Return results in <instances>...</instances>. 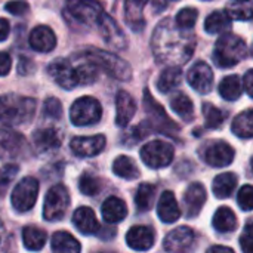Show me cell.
<instances>
[{
    "instance_id": "cell-12",
    "label": "cell",
    "mask_w": 253,
    "mask_h": 253,
    "mask_svg": "<svg viewBox=\"0 0 253 253\" xmlns=\"http://www.w3.org/2000/svg\"><path fill=\"white\" fill-rule=\"evenodd\" d=\"M96 28L101 33V37L108 46H113L114 49H126L127 46V39L125 31L120 28V25L116 22L114 18H111L108 13H102L96 22Z\"/></svg>"
},
{
    "instance_id": "cell-25",
    "label": "cell",
    "mask_w": 253,
    "mask_h": 253,
    "mask_svg": "<svg viewBox=\"0 0 253 253\" xmlns=\"http://www.w3.org/2000/svg\"><path fill=\"white\" fill-rule=\"evenodd\" d=\"M73 224L82 234H86V236L96 234L101 230L93 211L89 208H79L73 215Z\"/></svg>"
},
{
    "instance_id": "cell-6",
    "label": "cell",
    "mask_w": 253,
    "mask_h": 253,
    "mask_svg": "<svg viewBox=\"0 0 253 253\" xmlns=\"http://www.w3.org/2000/svg\"><path fill=\"white\" fill-rule=\"evenodd\" d=\"M102 108L101 104L92 96L79 98L70 110V119L74 126H90L101 120Z\"/></svg>"
},
{
    "instance_id": "cell-30",
    "label": "cell",
    "mask_w": 253,
    "mask_h": 253,
    "mask_svg": "<svg viewBox=\"0 0 253 253\" xmlns=\"http://www.w3.org/2000/svg\"><path fill=\"white\" fill-rule=\"evenodd\" d=\"M213 227L216 231L219 233H230V231H234L236 227H237V218H236V213L230 209V208H219L213 216Z\"/></svg>"
},
{
    "instance_id": "cell-28",
    "label": "cell",
    "mask_w": 253,
    "mask_h": 253,
    "mask_svg": "<svg viewBox=\"0 0 253 253\" xmlns=\"http://www.w3.org/2000/svg\"><path fill=\"white\" fill-rule=\"evenodd\" d=\"M236 185H237V176L231 172H227V173H221L215 178L212 190L218 199H227L233 194Z\"/></svg>"
},
{
    "instance_id": "cell-3",
    "label": "cell",
    "mask_w": 253,
    "mask_h": 253,
    "mask_svg": "<svg viewBox=\"0 0 253 253\" xmlns=\"http://www.w3.org/2000/svg\"><path fill=\"white\" fill-rule=\"evenodd\" d=\"M248 44L242 37L225 33L215 44L213 61L221 68H230L243 61L248 56Z\"/></svg>"
},
{
    "instance_id": "cell-27",
    "label": "cell",
    "mask_w": 253,
    "mask_h": 253,
    "mask_svg": "<svg viewBox=\"0 0 253 253\" xmlns=\"http://www.w3.org/2000/svg\"><path fill=\"white\" fill-rule=\"evenodd\" d=\"M53 253H80V243L67 231H56L52 236Z\"/></svg>"
},
{
    "instance_id": "cell-21",
    "label": "cell",
    "mask_w": 253,
    "mask_h": 253,
    "mask_svg": "<svg viewBox=\"0 0 253 253\" xmlns=\"http://www.w3.org/2000/svg\"><path fill=\"white\" fill-rule=\"evenodd\" d=\"M148 0H125V21L135 33H141L145 27L144 6Z\"/></svg>"
},
{
    "instance_id": "cell-50",
    "label": "cell",
    "mask_w": 253,
    "mask_h": 253,
    "mask_svg": "<svg viewBox=\"0 0 253 253\" xmlns=\"http://www.w3.org/2000/svg\"><path fill=\"white\" fill-rule=\"evenodd\" d=\"M9 30H10V25H9V21L0 18V42L6 40L7 36H9Z\"/></svg>"
},
{
    "instance_id": "cell-14",
    "label": "cell",
    "mask_w": 253,
    "mask_h": 253,
    "mask_svg": "<svg viewBox=\"0 0 253 253\" xmlns=\"http://www.w3.org/2000/svg\"><path fill=\"white\" fill-rule=\"evenodd\" d=\"M203 159L213 168H225L234 160V150L225 141H215L208 144L203 153Z\"/></svg>"
},
{
    "instance_id": "cell-24",
    "label": "cell",
    "mask_w": 253,
    "mask_h": 253,
    "mask_svg": "<svg viewBox=\"0 0 253 253\" xmlns=\"http://www.w3.org/2000/svg\"><path fill=\"white\" fill-rule=\"evenodd\" d=\"M157 215L165 224H172L179 219L181 211H179L178 202L172 191H165L160 196L159 206H157Z\"/></svg>"
},
{
    "instance_id": "cell-4",
    "label": "cell",
    "mask_w": 253,
    "mask_h": 253,
    "mask_svg": "<svg viewBox=\"0 0 253 253\" xmlns=\"http://www.w3.org/2000/svg\"><path fill=\"white\" fill-rule=\"evenodd\" d=\"M84 56L89 62H92L98 68H102L107 74L120 82H127L132 79L130 64L123 58L117 56L116 53L96 47H89L87 50H84Z\"/></svg>"
},
{
    "instance_id": "cell-43",
    "label": "cell",
    "mask_w": 253,
    "mask_h": 253,
    "mask_svg": "<svg viewBox=\"0 0 253 253\" xmlns=\"http://www.w3.org/2000/svg\"><path fill=\"white\" fill-rule=\"evenodd\" d=\"M16 173H18V166L13 163L4 165L3 168H0V197L6 194L9 185L16 178Z\"/></svg>"
},
{
    "instance_id": "cell-37",
    "label": "cell",
    "mask_w": 253,
    "mask_h": 253,
    "mask_svg": "<svg viewBox=\"0 0 253 253\" xmlns=\"http://www.w3.org/2000/svg\"><path fill=\"white\" fill-rule=\"evenodd\" d=\"M252 0H233L227 7V15L234 19H252Z\"/></svg>"
},
{
    "instance_id": "cell-52",
    "label": "cell",
    "mask_w": 253,
    "mask_h": 253,
    "mask_svg": "<svg viewBox=\"0 0 253 253\" xmlns=\"http://www.w3.org/2000/svg\"><path fill=\"white\" fill-rule=\"evenodd\" d=\"M168 1H178V0H154V7H156V10H163L165 7H166V4H168Z\"/></svg>"
},
{
    "instance_id": "cell-53",
    "label": "cell",
    "mask_w": 253,
    "mask_h": 253,
    "mask_svg": "<svg viewBox=\"0 0 253 253\" xmlns=\"http://www.w3.org/2000/svg\"><path fill=\"white\" fill-rule=\"evenodd\" d=\"M3 236H4V228H3V225H1V222H0V240L3 239Z\"/></svg>"
},
{
    "instance_id": "cell-31",
    "label": "cell",
    "mask_w": 253,
    "mask_h": 253,
    "mask_svg": "<svg viewBox=\"0 0 253 253\" xmlns=\"http://www.w3.org/2000/svg\"><path fill=\"white\" fill-rule=\"evenodd\" d=\"M231 130L234 135L243 139H249L253 136V111L249 108L239 114L231 125Z\"/></svg>"
},
{
    "instance_id": "cell-39",
    "label": "cell",
    "mask_w": 253,
    "mask_h": 253,
    "mask_svg": "<svg viewBox=\"0 0 253 253\" xmlns=\"http://www.w3.org/2000/svg\"><path fill=\"white\" fill-rule=\"evenodd\" d=\"M203 114H205V120H206V127L208 129H218V127H221L224 120H225V117H227V114L222 110L216 108L211 102L203 104Z\"/></svg>"
},
{
    "instance_id": "cell-5",
    "label": "cell",
    "mask_w": 253,
    "mask_h": 253,
    "mask_svg": "<svg viewBox=\"0 0 253 253\" xmlns=\"http://www.w3.org/2000/svg\"><path fill=\"white\" fill-rule=\"evenodd\" d=\"M144 108L148 116V122H145L148 127H153L154 130L166 135H172L179 130V126L166 114L165 108L156 102L148 89L144 90Z\"/></svg>"
},
{
    "instance_id": "cell-35",
    "label": "cell",
    "mask_w": 253,
    "mask_h": 253,
    "mask_svg": "<svg viewBox=\"0 0 253 253\" xmlns=\"http://www.w3.org/2000/svg\"><path fill=\"white\" fill-rule=\"evenodd\" d=\"M219 93L227 101H237L242 96V82L239 76H228L219 83Z\"/></svg>"
},
{
    "instance_id": "cell-38",
    "label": "cell",
    "mask_w": 253,
    "mask_h": 253,
    "mask_svg": "<svg viewBox=\"0 0 253 253\" xmlns=\"http://www.w3.org/2000/svg\"><path fill=\"white\" fill-rule=\"evenodd\" d=\"M154 196H156V187L154 185L141 184L138 191H136V196H135V203H136L138 211L139 212L150 211V208L153 205V200H154Z\"/></svg>"
},
{
    "instance_id": "cell-17",
    "label": "cell",
    "mask_w": 253,
    "mask_h": 253,
    "mask_svg": "<svg viewBox=\"0 0 253 253\" xmlns=\"http://www.w3.org/2000/svg\"><path fill=\"white\" fill-rule=\"evenodd\" d=\"M71 151L77 157H92L99 154L105 147V136L95 135V136H77L70 144Z\"/></svg>"
},
{
    "instance_id": "cell-7",
    "label": "cell",
    "mask_w": 253,
    "mask_h": 253,
    "mask_svg": "<svg viewBox=\"0 0 253 253\" xmlns=\"http://www.w3.org/2000/svg\"><path fill=\"white\" fill-rule=\"evenodd\" d=\"M68 206H70L68 190L61 184L53 185L44 197L43 218L46 221H59L67 213Z\"/></svg>"
},
{
    "instance_id": "cell-10",
    "label": "cell",
    "mask_w": 253,
    "mask_h": 253,
    "mask_svg": "<svg viewBox=\"0 0 253 253\" xmlns=\"http://www.w3.org/2000/svg\"><path fill=\"white\" fill-rule=\"evenodd\" d=\"M67 12L77 22L96 27L99 16L105 10L98 0H67Z\"/></svg>"
},
{
    "instance_id": "cell-29",
    "label": "cell",
    "mask_w": 253,
    "mask_h": 253,
    "mask_svg": "<svg viewBox=\"0 0 253 253\" xmlns=\"http://www.w3.org/2000/svg\"><path fill=\"white\" fill-rule=\"evenodd\" d=\"M46 239H47V234L43 230H40L39 227H34V225L25 227L24 231H22L24 246L31 252H39L40 249H43V246L46 243Z\"/></svg>"
},
{
    "instance_id": "cell-8",
    "label": "cell",
    "mask_w": 253,
    "mask_h": 253,
    "mask_svg": "<svg viewBox=\"0 0 253 253\" xmlns=\"http://www.w3.org/2000/svg\"><path fill=\"white\" fill-rule=\"evenodd\" d=\"M142 162L151 169H162L173 160V147L165 141H151L141 148Z\"/></svg>"
},
{
    "instance_id": "cell-51",
    "label": "cell",
    "mask_w": 253,
    "mask_h": 253,
    "mask_svg": "<svg viewBox=\"0 0 253 253\" xmlns=\"http://www.w3.org/2000/svg\"><path fill=\"white\" fill-rule=\"evenodd\" d=\"M206 253H234L230 248H225V246H213Z\"/></svg>"
},
{
    "instance_id": "cell-20",
    "label": "cell",
    "mask_w": 253,
    "mask_h": 253,
    "mask_svg": "<svg viewBox=\"0 0 253 253\" xmlns=\"http://www.w3.org/2000/svg\"><path fill=\"white\" fill-rule=\"evenodd\" d=\"M126 242L133 251L145 252L154 245V231L144 225H136L130 228L126 234Z\"/></svg>"
},
{
    "instance_id": "cell-22",
    "label": "cell",
    "mask_w": 253,
    "mask_h": 253,
    "mask_svg": "<svg viewBox=\"0 0 253 253\" xmlns=\"http://www.w3.org/2000/svg\"><path fill=\"white\" fill-rule=\"evenodd\" d=\"M33 142L39 153H50L61 147V136L56 129L44 127L33 133Z\"/></svg>"
},
{
    "instance_id": "cell-40",
    "label": "cell",
    "mask_w": 253,
    "mask_h": 253,
    "mask_svg": "<svg viewBox=\"0 0 253 253\" xmlns=\"http://www.w3.org/2000/svg\"><path fill=\"white\" fill-rule=\"evenodd\" d=\"M76 74H77L79 86L80 84H83V86L92 84L98 79V67L87 61L86 64H80V65L76 67Z\"/></svg>"
},
{
    "instance_id": "cell-41",
    "label": "cell",
    "mask_w": 253,
    "mask_h": 253,
    "mask_svg": "<svg viewBox=\"0 0 253 253\" xmlns=\"http://www.w3.org/2000/svg\"><path fill=\"white\" fill-rule=\"evenodd\" d=\"M197 16H199V12L197 9L194 7H185L182 10L178 12L176 18H175V25L181 30H191L194 25H196V21H197Z\"/></svg>"
},
{
    "instance_id": "cell-2",
    "label": "cell",
    "mask_w": 253,
    "mask_h": 253,
    "mask_svg": "<svg viewBox=\"0 0 253 253\" xmlns=\"http://www.w3.org/2000/svg\"><path fill=\"white\" fill-rule=\"evenodd\" d=\"M36 113V101L33 98L7 93L0 96V123L19 126L31 122Z\"/></svg>"
},
{
    "instance_id": "cell-44",
    "label": "cell",
    "mask_w": 253,
    "mask_h": 253,
    "mask_svg": "<svg viewBox=\"0 0 253 253\" xmlns=\"http://www.w3.org/2000/svg\"><path fill=\"white\" fill-rule=\"evenodd\" d=\"M237 202L239 206L242 208V211L245 212H251L253 209V188L252 185H245L242 187V190L239 191L237 196Z\"/></svg>"
},
{
    "instance_id": "cell-33",
    "label": "cell",
    "mask_w": 253,
    "mask_h": 253,
    "mask_svg": "<svg viewBox=\"0 0 253 253\" xmlns=\"http://www.w3.org/2000/svg\"><path fill=\"white\" fill-rule=\"evenodd\" d=\"M230 27H231V18L227 15V12H222V10L212 12L205 21V30L209 34L225 33Z\"/></svg>"
},
{
    "instance_id": "cell-47",
    "label": "cell",
    "mask_w": 253,
    "mask_h": 253,
    "mask_svg": "<svg viewBox=\"0 0 253 253\" xmlns=\"http://www.w3.org/2000/svg\"><path fill=\"white\" fill-rule=\"evenodd\" d=\"M4 9L12 15H24L28 10V3L24 0H13V1H7Z\"/></svg>"
},
{
    "instance_id": "cell-36",
    "label": "cell",
    "mask_w": 253,
    "mask_h": 253,
    "mask_svg": "<svg viewBox=\"0 0 253 253\" xmlns=\"http://www.w3.org/2000/svg\"><path fill=\"white\" fill-rule=\"evenodd\" d=\"M113 170L117 176L123 179H135L139 176V170L133 160L127 156H120L113 163Z\"/></svg>"
},
{
    "instance_id": "cell-32",
    "label": "cell",
    "mask_w": 253,
    "mask_h": 253,
    "mask_svg": "<svg viewBox=\"0 0 253 253\" xmlns=\"http://www.w3.org/2000/svg\"><path fill=\"white\" fill-rule=\"evenodd\" d=\"M181 82H182V71L179 70V67H169L160 74L157 80V89L162 93H168L175 87H178Z\"/></svg>"
},
{
    "instance_id": "cell-15",
    "label": "cell",
    "mask_w": 253,
    "mask_h": 253,
    "mask_svg": "<svg viewBox=\"0 0 253 253\" xmlns=\"http://www.w3.org/2000/svg\"><path fill=\"white\" fill-rule=\"evenodd\" d=\"M47 71L52 76V79L61 87H64L67 90H71L76 86H79L77 74H76V67L68 59H56V61H53L47 67Z\"/></svg>"
},
{
    "instance_id": "cell-1",
    "label": "cell",
    "mask_w": 253,
    "mask_h": 253,
    "mask_svg": "<svg viewBox=\"0 0 253 253\" xmlns=\"http://www.w3.org/2000/svg\"><path fill=\"white\" fill-rule=\"evenodd\" d=\"M196 47L194 36L181 30L170 19H163L154 30L151 37V49L157 62L169 67H179L185 64Z\"/></svg>"
},
{
    "instance_id": "cell-46",
    "label": "cell",
    "mask_w": 253,
    "mask_h": 253,
    "mask_svg": "<svg viewBox=\"0 0 253 253\" xmlns=\"http://www.w3.org/2000/svg\"><path fill=\"white\" fill-rule=\"evenodd\" d=\"M240 246L243 253H253V225L252 221H248L243 234L240 237Z\"/></svg>"
},
{
    "instance_id": "cell-13",
    "label": "cell",
    "mask_w": 253,
    "mask_h": 253,
    "mask_svg": "<svg viewBox=\"0 0 253 253\" xmlns=\"http://www.w3.org/2000/svg\"><path fill=\"white\" fill-rule=\"evenodd\" d=\"M163 248L168 253H193L196 249L194 231L188 227L170 231L163 242Z\"/></svg>"
},
{
    "instance_id": "cell-48",
    "label": "cell",
    "mask_w": 253,
    "mask_h": 253,
    "mask_svg": "<svg viewBox=\"0 0 253 253\" xmlns=\"http://www.w3.org/2000/svg\"><path fill=\"white\" fill-rule=\"evenodd\" d=\"M10 67H12V59H10L9 53L0 52V77L9 74Z\"/></svg>"
},
{
    "instance_id": "cell-26",
    "label": "cell",
    "mask_w": 253,
    "mask_h": 253,
    "mask_svg": "<svg viewBox=\"0 0 253 253\" xmlns=\"http://www.w3.org/2000/svg\"><path fill=\"white\" fill-rule=\"evenodd\" d=\"M102 212V218L108 222V224H119L122 222L126 215H127V208L125 205V202L119 197H108L101 208Z\"/></svg>"
},
{
    "instance_id": "cell-34",
    "label": "cell",
    "mask_w": 253,
    "mask_h": 253,
    "mask_svg": "<svg viewBox=\"0 0 253 253\" xmlns=\"http://www.w3.org/2000/svg\"><path fill=\"white\" fill-rule=\"evenodd\" d=\"M170 108L184 120L191 122L194 119V105L193 101L185 93H176L170 99Z\"/></svg>"
},
{
    "instance_id": "cell-11",
    "label": "cell",
    "mask_w": 253,
    "mask_h": 253,
    "mask_svg": "<svg viewBox=\"0 0 253 253\" xmlns=\"http://www.w3.org/2000/svg\"><path fill=\"white\" fill-rule=\"evenodd\" d=\"M28 153V144L25 138L7 127H0V159L15 160Z\"/></svg>"
},
{
    "instance_id": "cell-9",
    "label": "cell",
    "mask_w": 253,
    "mask_h": 253,
    "mask_svg": "<svg viewBox=\"0 0 253 253\" xmlns=\"http://www.w3.org/2000/svg\"><path fill=\"white\" fill-rule=\"evenodd\" d=\"M37 194H39V182L36 178L27 176L21 179L13 188V193L10 197L13 209L19 213L31 211L33 206L36 205Z\"/></svg>"
},
{
    "instance_id": "cell-16",
    "label": "cell",
    "mask_w": 253,
    "mask_h": 253,
    "mask_svg": "<svg viewBox=\"0 0 253 253\" xmlns=\"http://www.w3.org/2000/svg\"><path fill=\"white\" fill-rule=\"evenodd\" d=\"M190 86L199 93H209L213 87V71L206 62H197L187 74Z\"/></svg>"
},
{
    "instance_id": "cell-23",
    "label": "cell",
    "mask_w": 253,
    "mask_h": 253,
    "mask_svg": "<svg viewBox=\"0 0 253 253\" xmlns=\"http://www.w3.org/2000/svg\"><path fill=\"white\" fill-rule=\"evenodd\" d=\"M206 202V190L202 184L194 182L191 184L185 194H184V203L187 206V216L188 218H196L199 216L203 205Z\"/></svg>"
},
{
    "instance_id": "cell-19",
    "label": "cell",
    "mask_w": 253,
    "mask_h": 253,
    "mask_svg": "<svg viewBox=\"0 0 253 253\" xmlns=\"http://www.w3.org/2000/svg\"><path fill=\"white\" fill-rule=\"evenodd\" d=\"M30 46L37 50V52H42V53H47L50 50L55 49L56 46V37H55V33L46 27V25H39L36 27L31 33H30Z\"/></svg>"
},
{
    "instance_id": "cell-45",
    "label": "cell",
    "mask_w": 253,
    "mask_h": 253,
    "mask_svg": "<svg viewBox=\"0 0 253 253\" xmlns=\"http://www.w3.org/2000/svg\"><path fill=\"white\" fill-rule=\"evenodd\" d=\"M43 113L49 119H59L62 116V105L56 98H47L43 105Z\"/></svg>"
},
{
    "instance_id": "cell-18",
    "label": "cell",
    "mask_w": 253,
    "mask_h": 253,
    "mask_svg": "<svg viewBox=\"0 0 253 253\" xmlns=\"http://www.w3.org/2000/svg\"><path fill=\"white\" fill-rule=\"evenodd\" d=\"M136 113L135 99L126 90H120L116 96V123L119 127L129 125L132 117Z\"/></svg>"
},
{
    "instance_id": "cell-49",
    "label": "cell",
    "mask_w": 253,
    "mask_h": 253,
    "mask_svg": "<svg viewBox=\"0 0 253 253\" xmlns=\"http://www.w3.org/2000/svg\"><path fill=\"white\" fill-rule=\"evenodd\" d=\"M242 87H245L246 93L252 98L253 96V71L252 70H248L245 77H243V82H242Z\"/></svg>"
},
{
    "instance_id": "cell-42",
    "label": "cell",
    "mask_w": 253,
    "mask_h": 253,
    "mask_svg": "<svg viewBox=\"0 0 253 253\" xmlns=\"http://www.w3.org/2000/svg\"><path fill=\"white\" fill-rule=\"evenodd\" d=\"M79 190L84 196H95L101 190L99 179L96 176L90 175V173H83L80 176V179H79Z\"/></svg>"
}]
</instances>
